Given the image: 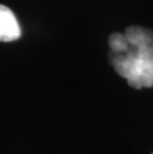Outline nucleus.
<instances>
[{"label":"nucleus","mask_w":153,"mask_h":154,"mask_svg":"<svg viewBox=\"0 0 153 154\" xmlns=\"http://www.w3.org/2000/svg\"><path fill=\"white\" fill-rule=\"evenodd\" d=\"M112 64L119 76L136 90L153 87V30L130 26L125 35L109 37Z\"/></svg>","instance_id":"nucleus-1"},{"label":"nucleus","mask_w":153,"mask_h":154,"mask_svg":"<svg viewBox=\"0 0 153 154\" xmlns=\"http://www.w3.org/2000/svg\"><path fill=\"white\" fill-rule=\"evenodd\" d=\"M21 28L10 8L0 4V42H12L20 38Z\"/></svg>","instance_id":"nucleus-2"},{"label":"nucleus","mask_w":153,"mask_h":154,"mask_svg":"<svg viewBox=\"0 0 153 154\" xmlns=\"http://www.w3.org/2000/svg\"><path fill=\"white\" fill-rule=\"evenodd\" d=\"M150 154H153V152H151V153H150Z\"/></svg>","instance_id":"nucleus-3"}]
</instances>
